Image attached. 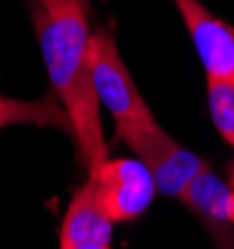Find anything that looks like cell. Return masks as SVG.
<instances>
[{"label":"cell","mask_w":234,"mask_h":249,"mask_svg":"<svg viewBox=\"0 0 234 249\" xmlns=\"http://www.w3.org/2000/svg\"><path fill=\"white\" fill-rule=\"evenodd\" d=\"M0 119H3L8 126H13V124L45 126V128H57L62 133L72 136L69 119H67L64 109L54 99L30 101V99H13V96L0 94Z\"/></svg>","instance_id":"8"},{"label":"cell","mask_w":234,"mask_h":249,"mask_svg":"<svg viewBox=\"0 0 234 249\" xmlns=\"http://www.w3.org/2000/svg\"><path fill=\"white\" fill-rule=\"evenodd\" d=\"M232 225H234V188H232Z\"/></svg>","instance_id":"13"},{"label":"cell","mask_w":234,"mask_h":249,"mask_svg":"<svg viewBox=\"0 0 234 249\" xmlns=\"http://www.w3.org/2000/svg\"><path fill=\"white\" fill-rule=\"evenodd\" d=\"M0 126H8V124H5V121H3V119H0Z\"/></svg>","instance_id":"14"},{"label":"cell","mask_w":234,"mask_h":249,"mask_svg":"<svg viewBox=\"0 0 234 249\" xmlns=\"http://www.w3.org/2000/svg\"><path fill=\"white\" fill-rule=\"evenodd\" d=\"M86 180H91L106 215L116 225L141 217L158 193L150 170L138 158H106Z\"/></svg>","instance_id":"4"},{"label":"cell","mask_w":234,"mask_h":249,"mask_svg":"<svg viewBox=\"0 0 234 249\" xmlns=\"http://www.w3.org/2000/svg\"><path fill=\"white\" fill-rule=\"evenodd\" d=\"M207 79H234V27L219 20L202 0H173Z\"/></svg>","instance_id":"5"},{"label":"cell","mask_w":234,"mask_h":249,"mask_svg":"<svg viewBox=\"0 0 234 249\" xmlns=\"http://www.w3.org/2000/svg\"><path fill=\"white\" fill-rule=\"evenodd\" d=\"M207 109L217 133L234 148V79H207Z\"/></svg>","instance_id":"9"},{"label":"cell","mask_w":234,"mask_h":249,"mask_svg":"<svg viewBox=\"0 0 234 249\" xmlns=\"http://www.w3.org/2000/svg\"><path fill=\"white\" fill-rule=\"evenodd\" d=\"M114 220L99 200L91 180H86L72 197L64 212L62 230H59V247H72L84 242H109L114 234Z\"/></svg>","instance_id":"7"},{"label":"cell","mask_w":234,"mask_h":249,"mask_svg":"<svg viewBox=\"0 0 234 249\" xmlns=\"http://www.w3.org/2000/svg\"><path fill=\"white\" fill-rule=\"evenodd\" d=\"M35 3L42 5V8H47V10H57V8H64V5L74 3V0H35Z\"/></svg>","instance_id":"11"},{"label":"cell","mask_w":234,"mask_h":249,"mask_svg":"<svg viewBox=\"0 0 234 249\" xmlns=\"http://www.w3.org/2000/svg\"><path fill=\"white\" fill-rule=\"evenodd\" d=\"M30 15L50 84L69 119L72 138L86 173H91L109 158V146L101 126V104L89 69V0H74L57 10L32 3Z\"/></svg>","instance_id":"1"},{"label":"cell","mask_w":234,"mask_h":249,"mask_svg":"<svg viewBox=\"0 0 234 249\" xmlns=\"http://www.w3.org/2000/svg\"><path fill=\"white\" fill-rule=\"evenodd\" d=\"M229 185L234 188V163H232V170H229Z\"/></svg>","instance_id":"12"},{"label":"cell","mask_w":234,"mask_h":249,"mask_svg":"<svg viewBox=\"0 0 234 249\" xmlns=\"http://www.w3.org/2000/svg\"><path fill=\"white\" fill-rule=\"evenodd\" d=\"M89 69H91L96 99L101 104V109H106L111 114L116 126L155 119L148 101L143 99L141 89L136 87V82H133V77L128 72L111 30H106V27L91 32Z\"/></svg>","instance_id":"3"},{"label":"cell","mask_w":234,"mask_h":249,"mask_svg":"<svg viewBox=\"0 0 234 249\" xmlns=\"http://www.w3.org/2000/svg\"><path fill=\"white\" fill-rule=\"evenodd\" d=\"M59 249H111L109 242H84V244H72V247H59Z\"/></svg>","instance_id":"10"},{"label":"cell","mask_w":234,"mask_h":249,"mask_svg":"<svg viewBox=\"0 0 234 249\" xmlns=\"http://www.w3.org/2000/svg\"><path fill=\"white\" fill-rule=\"evenodd\" d=\"M116 138L136 153V158L150 170L158 193L168 197L180 200L185 188L205 168H210L207 160L178 143L155 119L121 124L116 126Z\"/></svg>","instance_id":"2"},{"label":"cell","mask_w":234,"mask_h":249,"mask_svg":"<svg viewBox=\"0 0 234 249\" xmlns=\"http://www.w3.org/2000/svg\"><path fill=\"white\" fill-rule=\"evenodd\" d=\"M180 202L197 215V220L202 222L217 249H234L232 242V185L224 183L219 175L212 173V168H205L195 180L185 188L180 195Z\"/></svg>","instance_id":"6"}]
</instances>
